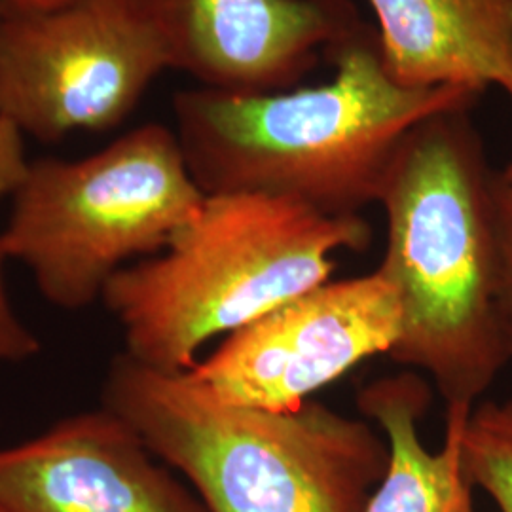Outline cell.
<instances>
[{
  "mask_svg": "<svg viewBox=\"0 0 512 512\" xmlns=\"http://www.w3.org/2000/svg\"><path fill=\"white\" fill-rule=\"evenodd\" d=\"M334 78L313 88L234 92L198 86L173 97L175 135L205 196L266 194L332 215L378 203L410 129L480 93L406 88L385 69L378 29L365 25L329 54Z\"/></svg>",
  "mask_w": 512,
  "mask_h": 512,
  "instance_id": "1",
  "label": "cell"
},
{
  "mask_svg": "<svg viewBox=\"0 0 512 512\" xmlns=\"http://www.w3.org/2000/svg\"><path fill=\"white\" fill-rule=\"evenodd\" d=\"M494 177L469 109L444 110L404 137L378 198L387 219L378 270L403 306L389 357L427 374L446 410L473 408L511 365Z\"/></svg>",
  "mask_w": 512,
  "mask_h": 512,
  "instance_id": "2",
  "label": "cell"
},
{
  "mask_svg": "<svg viewBox=\"0 0 512 512\" xmlns=\"http://www.w3.org/2000/svg\"><path fill=\"white\" fill-rule=\"evenodd\" d=\"M103 406L179 471L207 512H365L389 463L384 433L319 401L285 412L217 397L190 372L118 353Z\"/></svg>",
  "mask_w": 512,
  "mask_h": 512,
  "instance_id": "3",
  "label": "cell"
},
{
  "mask_svg": "<svg viewBox=\"0 0 512 512\" xmlns=\"http://www.w3.org/2000/svg\"><path fill=\"white\" fill-rule=\"evenodd\" d=\"M370 243L361 215L332 217L266 194L207 196L162 253L114 275L101 302L129 357L190 372L205 344L329 281L336 256Z\"/></svg>",
  "mask_w": 512,
  "mask_h": 512,
  "instance_id": "4",
  "label": "cell"
},
{
  "mask_svg": "<svg viewBox=\"0 0 512 512\" xmlns=\"http://www.w3.org/2000/svg\"><path fill=\"white\" fill-rule=\"evenodd\" d=\"M0 232L59 310L101 300L129 264L162 253L194 219L205 194L173 129L145 124L80 160L29 164Z\"/></svg>",
  "mask_w": 512,
  "mask_h": 512,
  "instance_id": "5",
  "label": "cell"
},
{
  "mask_svg": "<svg viewBox=\"0 0 512 512\" xmlns=\"http://www.w3.org/2000/svg\"><path fill=\"white\" fill-rule=\"evenodd\" d=\"M165 69L162 40L128 0L0 2V110L42 143L116 128Z\"/></svg>",
  "mask_w": 512,
  "mask_h": 512,
  "instance_id": "6",
  "label": "cell"
},
{
  "mask_svg": "<svg viewBox=\"0 0 512 512\" xmlns=\"http://www.w3.org/2000/svg\"><path fill=\"white\" fill-rule=\"evenodd\" d=\"M401 330L399 293L376 268L281 302L224 336L190 374L222 401L285 412L366 359L389 355Z\"/></svg>",
  "mask_w": 512,
  "mask_h": 512,
  "instance_id": "7",
  "label": "cell"
},
{
  "mask_svg": "<svg viewBox=\"0 0 512 512\" xmlns=\"http://www.w3.org/2000/svg\"><path fill=\"white\" fill-rule=\"evenodd\" d=\"M200 86L291 90L365 27L351 0H128Z\"/></svg>",
  "mask_w": 512,
  "mask_h": 512,
  "instance_id": "8",
  "label": "cell"
},
{
  "mask_svg": "<svg viewBox=\"0 0 512 512\" xmlns=\"http://www.w3.org/2000/svg\"><path fill=\"white\" fill-rule=\"evenodd\" d=\"M6 512H207L128 421L101 406L0 448Z\"/></svg>",
  "mask_w": 512,
  "mask_h": 512,
  "instance_id": "9",
  "label": "cell"
},
{
  "mask_svg": "<svg viewBox=\"0 0 512 512\" xmlns=\"http://www.w3.org/2000/svg\"><path fill=\"white\" fill-rule=\"evenodd\" d=\"M385 69L406 88L512 84V0H368Z\"/></svg>",
  "mask_w": 512,
  "mask_h": 512,
  "instance_id": "10",
  "label": "cell"
},
{
  "mask_svg": "<svg viewBox=\"0 0 512 512\" xmlns=\"http://www.w3.org/2000/svg\"><path fill=\"white\" fill-rule=\"evenodd\" d=\"M431 385L414 370L366 384L357 395L361 416L384 433L389 463L365 512H476L473 482L465 473L459 433L471 408L446 410L444 446L433 452L420 435Z\"/></svg>",
  "mask_w": 512,
  "mask_h": 512,
  "instance_id": "11",
  "label": "cell"
},
{
  "mask_svg": "<svg viewBox=\"0 0 512 512\" xmlns=\"http://www.w3.org/2000/svg\"><path fill=\"white\" fill-rule=\"evenodd\" d=\"M459 448L475 488L512 512V399L480 401L461 425Z\"/></svg>",
  "mask_w": 512,
  "mask_h": 512,
  "instance_id": "12",
  "label": "cell"
},
{
  "mask_svg": "<svg viewBox=\"0 0 512 512\" xmlns=\"http://www.w3.org/2000/svg\"><path fill=\"white\" fill-rule=\"evenodd\" d=\"M10 256L0 236V361L21 363L35 357L40 351L37 334L19 317L6 291L4 266Z\"/></svg>",
  "mask_w": 512,
  "mask_h": 512,
  "instance_id": "13",
  "label": "cell"
},
{
  "mask_svg": "<svg viewBox=\"0 0 512 512\" xmlns=\"http://www.w3.org/2000/svg\"><path fill=\"white\" fill-rule=\"evenodd\" d=\"M494 215L501 255V308L505 317L512 365V186L495 171Z\"/></svg>",
  "mask_w": 512,
  "mask_h": 512,
  "instance_id": "14",
  "label": "cell"
},
{
  "mask_svg": "<svg viewBox=\"0 0 512 512\" xmlns=\"http://www.w3.org/2000/svg\"><path fill=\"white\" fill-rule=\"evenodd\" d=\"M29 164L23 133L0 110V200L10 198L16 192Z\"/></svg>",
  "mask_w": 512,
  "mask_h": 512,
  "instance_id": "15",
  "label": "cell"
},
{
  "mask_svg": "<svg viewBox=\"0 0 512 512\" xmlns=\"http://www.w3.org/2000/svg\"><path fill=\"white\" fill-rule=\"evenodd\" d=\"M0 2L12 4V6H23V8H46V6L63 4L67 0H0Z\"/></svg>",
  "mask_w": 512,
  "mask_h": 512,
  "instance_id": "16",
  "label": "cell"
},
{
  "mask_svg": "<svg viewBox=\"0 0 512 512\" xmlns=\"http://www.w3.org/2000/svg\"><path fill=\"white\" fill-rule=\"evenodd\" d=\"M505 92H507V95H509V97L512 99V84H509V86L505 88ZM499 175H501V179H503L505 183L511 184L512 186V162L511 164L507 165V167H505V169H503Z\"/></svg>",
  "mask_w": 512,
  "mask_h": 512,
  "instance_id": "17",
  "label": "cell"
},
{
  "mask_svg": "<svg viewBox=\"0 0 512 512\" xmlns=\"http://www.w3.org/2000/svg\"><path fill=\"white\" fill-rule=\"evenodd\" d=\"M0 512H6V511H4V509H2V507H0Z\"/></svg>",
  "mask_w": 512,
  "mask_h": 512,
  "instance_id": "18",
  "label": "cell"
}]
</instances>
